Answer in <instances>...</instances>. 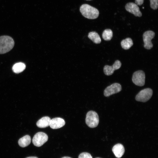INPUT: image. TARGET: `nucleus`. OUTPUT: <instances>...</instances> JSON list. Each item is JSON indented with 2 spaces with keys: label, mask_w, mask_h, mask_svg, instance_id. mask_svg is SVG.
Wrapping results in <instances>:
<instances>
[{
  "label": "nucleus",
  "mask_w": 158,
  "mask_h": 158,
  "mask_svg": "<svg viewBox=\"0 0 158 158\" xmlns=\"http://www.w3.org/2000/svg\"><path fill=\"white\" fill-rule=\"evenodd\" d=\"M80 11L83 16L89 19H95L99 16L98 10L88 4L82 5L80 8Z\"/></svg>",
  "instance_id": "f257e3e1"
},
{
  "label": "nucleus",
  "mask_w": 158,
  "mask_h": 158,
  "mask_svg": "<svg viewBox=\"0 0 158 158\" xmlns=\"http://www.w3.org/2000/svg\"><path fill=\"white\" fill-rule=\"evenodd\" d=\"M14 41L11 37L6 35L0 36V54L7 53L13 48Z\"/></svg>",
  "instance_id": "f03ea898"
},
{
  "label": "nucleus",
  "mask_w": 158,
  "mask_h": 158,
  "mask_svg": "<svg viewBox=\"0 0 158 158\" xmlns=\"http://www.w3.org/2000/svg\"><path fill=\"white\" fill-rule=\"evenodd\" d=\"M99 121V116L95 111H90L87 114L85 119L86 123L90 128L96 127Z\"/></svg>",
  "instance_id": "7ed1b4c3"
},
{
  "label": "nucleus",
  "mask_w": 158,
  "mask_h": 158,
  "mask_svg": "<svg viewBox=\"0 0 158 158\" xmlns=\"http://www.w3.org/2000/svg\"><path fill=\"white\" fill-rule=\"evenodd\" d=\"M153 91L150 88H146L141 90L136 95L135 100L139 102H146L152 97Z\"/></svg>",
  "instance_id": "20e7f679"
},
{
  "label": "nucleus",
  "mask_w": 158,
  "mask_h": 158,
  "mask_svg": "<svg viewBox=\"0 0 158 158\" xmlns=\"http://www.w3.org/2000/svg\"><path fill=\"white\" fill-rule=\"evenodd\" d=\"M48 136L45 133L43 132H39L36 133L32 139V143L36 146L40 147L47 141Z\"/></svg>",
  "instance_id": "39448f33"
},
{
  "label": "nucleus",
  "mask_w": 158,
  "mask_h": 158,
  "mask_svg": "<svg viewBox=\"0 0 158 158\" xmlns=\"http://www.w3.org/2000/svg\"><path fill=\"white\" fill-rule=\"evenodd\" d=\"M145 80V74L144 72L142 70L135 72L133 74L132 80L135 85L140 86L144 85Z\"/></svg>",
  "instance_id": "423d86ee"
},
{
  "label": "nucleus",
  "mask_w": 158,
  "mask_h": 158,
  "mask_svg": "<svg viewBox=\"0 0 158 158\" xmlns=\"http://www.w3.org/2000/svg\"><path fill=\"white\" fill-rule=\"evenodd\" d=\"M155 35L154 32L152 30H148L143 34V38L144 42V47L145 48L150 49L152 48L153 44L151 42V40L154 38Z\"/></svg>",
  "instance_id": "0eeeda50"
},
{
  "label": "nucleus",
  "mask_w": 158,
  "mask_h": 158,
  "mask_svg": "<svg viewBox=\"0 0 158 158\" xmlns=\"http://www.w3.org/2000/svg\"><path fill=\"white\" fill-rule=\"evenodd\" d=\"M122 89L121 85L117 83H115L107 87L104 91V95L109 97L111 95L121 91Z\"/></svg>",
  "instance_id": "6e6552de"
},
{
  "label": "nucleus",
  "mask_w": 158,
  "mask_h": 158,
  "mask_svg": "<svg viewBox=\"0 0 158 158\" xmlns=\"http://www.w3.org/2000/svg\"><path fill=\"white\" fill-rule=\"evenodd\" d=\"M126 10L129 13L133 14L135 16L140 17L142 16V13L140 10L138 5L133 2H129L125 5Z\"/></svg>",
  "instance_id": "1a4fd4ad"
},
{
  "label": "nucleus",
  "mask_w": 158,
  "mask_h": 158,
  "mask_svg": "<svg viewBox=\"0 0 158 158\" xmlns=\"http://www.w3.org/2000/svg\"><path fill=\"white\" fill-rule=\"evenodd\" d=\"M121 63L118 60L116 61L112 66L105 65L104 68V72L107 75H112L115 70L119 69L121 67Z\"/></svg>",
  "instance_id": "9d476101"
},
{
  "label": "nucleus",
  "mask_w": 158,
  "mask_h": 158,
  "mask_svg": "<svg viewBox=\"0 0 158 158\" xmlns=\"http://www.w3.org/2000/svg\"><path fill=\"white\" fill-rule=\"evenodd\" d=\"M65 124V121L63 119L56 117L51 119L49 126L53 129H57L62 127Z\"/></svg>",
  "instance_id": "9b49d317"
},
{
  "label": "nucleus",
  "mask_w": 158,
  "mask_h": 158,
  "mask_svg": "<svg viewBox=\"0 0 158 158\" xmlns=\"http://www.w3.org/2000/svg\"><path fill=\"white\" fill-rule=\"evenodd\" d=\"M112 151L116 157L120 158L123 154L125 152V149L122 145L118 143L113 146Z\"/></svg>",
  "instance_id": "f8f14e48"
},
{
  "label": "nucleus",
  "mask_w": 158,
  "mask_h": 158,
  "mask_svg": "<svg viewBox=\"0 0 158 158\" xmlns=\"http://www.w3.org/2000/svg\"><path fill=\"white\" fill-rule=\"evenodd\" d=\"M51 119L48 116L43 117L37 122V126L40 128L47 127L49 126Z\"/></svg>",
  "instance_id": "ddd939ff"
},
{
  "label": "nucleus",
  "mask_w": 158,
  "mask_h": 158,
  "mask_svg": "<svg viewBox=\"0 0 158 158\" xmlns=\"http://www.w3.org/2000/svg\"><path fill=\"white\" fill-rule=\"evenodd\" d=\"M31 141V139L30 136L26 135L19 140L18 144L20 147H24L28 146L30 144Z\"/></svg>",
  "instance_id": "4468645a"
},
{
  "label": "nucleus",
  "mask_w": 158,
  "mask_h": 158,
  "mask_svg": "<svg viewBox=\"0 0 158 158\" xmlns=\"http://www.w3.org/2000/svg\"><path fill=\"white\" fill-rule=\"evenodd\" d=\"M88 38L95 44H99L101 40L98 34L96 32L93 31L90 32L88 35Z\"/></svg>",
  "instance_id": "2eb2a0df"
},
{
  "label": "nucleus",
  "mask_w": 158,
  "mask_h": 158,
  "mask_svg": "<svg viewBox=\"0 0 158 158\" xmlns=\"http://www.w3.org/2000/svg\"><path fill=\"white\" fill-rule=\"evenodd\" d=\"M25 64L22 62L15 63L13 66L12 70L15 73H19L23 71L25 69Z\"/></svg>",
  "instance_id": "dca6fc26"
},
{
  "label": "nucleus",
  "mask_w": 158,
  "mask_h": 158,
  "mask_svg": "<svg viewBox=\"0 0 158 158\" xmlns=\"http://www.w3.org/2000/svg\"><path fill=\"white\" fill-rule=\"evenodd\" d=\"M121 45L122 48L124 49L127 50L130 49L133 46V41L130 38H127L123 40L121 42Z\"/></svg>",
  "instance_id": "f3484780"
},
{
  "label": "nucleus",
  "mask_w": 158,
  "mask_h": 158,
  "mask_svg": "<svg viewBox=\"0 0 158 158\" xmlns=\"http://www.w3.org/2000/svg\"><path fill=\"white\" fill-rule=\"evenodd\" d=\"M113 37V32L110 29H108L104 30L102 34L103 39L106 41L110 40Z\"/></svg>",
  "instance_id": "a211bd4d"
},
{
  "label": "nucleus",
  "mask_w": 158,
  "mask_h": 158,
  "mask_svg": "<svg viewBox=\"0 0 158 158\" xmlns=\"http://www.w3.org/2000/svg\"><path fill=\"white\" fill-rule=\"evenodd\" d=\"M151 8L154 10L157 9L158 7V0H149Z\"/></svg>",
  "instance_id": "6ab92c4d"
},
{
  "label": "nucleus",
  "mask_w": 158,
  "mask_h": 158,
  "mask_svg": "<svg viewBox=\"0 0 158 158\" xmlns=\"http://www.w3.org/2000/svg\"><path fill=\"white\" fill-rule=\"evenodd\" d=\"M78 158H92V157L90 153L84 152L80 154Z\"/></svg>",
  "instance_id": "aec40b11"
},
{
  "label": "nucleus",
  "mask_w": 158,
  "mask_h": 158,
  "mask_svg": "<svg viewBox=\"0 0 158 158\" xmlns=\"http://www.w3.org/2000/svg\"><path fill=\"white\" fill-rule=\"evenodd\" d=\"M144 0H135V4L137 5L140 6L142 5L144 2Z\"/></svg>",
  "instance_id": "412c9836"
},
{
  "label": "nucleus",
  "mask_w": 158,
  "mask_h": 158,
  "mask_svg": "<svg viewBox=\"0 0 158 158\" xmlns=\"http://www.w3.org/2000/svg\"><path fill=\"white\" fill-rule=\"evenodd\" d=\"M25 158H38L36 157H26Z\"/></svg>",
  "instance_id": "4be33fe9"
},
{
  "label": "nucleus",
  "mask_w": 158,
  "mask_h": 158,
  "mask_svg": "<svg viewBox=\"0 0 158 158\" xmlns=\"http://www.w3.org/2000/svg\"><path fill=\"white\" fill-rule=\"evenodd\" d=\"M62 158H71L70 157H62Z\"/></svg>",
  "instance_id": "5701e85b"
},
{
  "label": "nucleus",
  "mask_w": 158,
  "mask_h": 158,
  "mask_svg": "<svg viewBox=\"0 0 158 158\" xmlns=\"http://www.w3.org/2000/svg\"><path fill=\"white\" fill-rule=\"evenodd\" d=\"M100 158L97 157V158Z\"/></svg>",
  "instance_id": "b1692460"
},
{
  "label": "nucleus",
  "mask_w": 158,
  "mask_h": 158,
  "mask_svg": "<svg viewBox=\"0 0 158 158\" xmlns=\"http://www.w3.org/2000/svg\"></svg>",
  "instance_id": "393cba45"
}]
</instances>
